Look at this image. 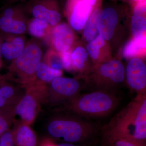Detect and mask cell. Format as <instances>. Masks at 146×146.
<instances>
[{
	"label": "cell",
	"mask_w": 146,
	"mask_h": 146,
	"mask_svg": "<svg viewBox=\"0 0 146 146\" xmlns=\"http://www.w3.org/2000/svg\"><path fill=\"white\" fill-rule=\"evenodd\" d=\"M1 34L3 39L1 50L2 57L12 61L23 50L27 43L25 37L24 35Z\"/></svg>",
	"instance_id": "cell-14"
},
{
	"label": "cell",
	"mask_w": 146,
	"mask_h": 146,
	"mask_svg": "<svg viewBox=\"0 0 146 146\" xmlns=\"http://www.w3.org/2000/svg\"><path fill=\"white\" fill-rule=\"evenodd\" d=\"M100 145V146H146V144L125 138H118L106 141Z\"/></svg>",
	"instance_id": "cell-26"
},
{
	"label": "cell",
	"mask_w": 146,
	"mask_h": 146,
	"mask_svg": "<svg viewBox=\"0 0 146 146\" xmlns=\"http://www.w3.org/2000/svg\"><path fill=\"white\" fill-rule=\"evenodd\" d=\"M56 146H82L76 144L69 143H61L57 144Z\"/></svg>",
	"instance_id": "cell-31"
},
{
	"label": "cell",
	"mask_w": 146,
	"mask_h": 146,
	"mask_svg": "<svg viewBox=\"0 0 146 146\" xmlns=\"http://www.w3.org/2000/svg\"><path fill=\"white\" fill-rule=\"evenodd\" d=\"M0 146H15L12 130L9 129L0 136Z\"/></svg>",
	"instance_id": "cell-27"
},
{
	"label": "cell",
	"mask_w": 146,
	"mask_h": 146,
	"mask_svg": "<svg viewBox=\"0 0 146 146\" xmlns=\"http://www.w3.org/2000/svg\"><path fill=\"white\" fill-rule=\"evenodd\" d=\"M29 0H6L7 4H14L16 3L24 2Z\"/></svg>",
	"instance_id": "cell-30"
},
{
	"label": "cell",
	"mask_w": 146,
	"mask_h": 146,
	"mask_svg": "<svg viewBox=\"0 0 146 146\" xmlns=\"http://www.w3.org/2000/svg\"><path fill=\"white\" fill-rule=\"evenodd\" d=\"M23 7L25 12L33 18L43 20L52 27L61 20L56 0H29Z\"/></svg>",
	"instance_id": "cell-9"
},
{
	"label": "cell",
	"mask_w": 146,
	"mask_h": 146,
	"mask_svg": "<svg viewBox=\"0 0 146 146\" xmlns=\"http://www.w3.org/2000/svg\"><path fill=\"white\" fill-rule=\"evenodd\" d=\"M84 1H86L88 2L91 5L94 6L96 2V0H84Z\"/></svg>",
	"instance_id": "cell-33"
},
{
	"label": "cell",
	"mask_w": 146,
	"mask_h": 146,
	"mask_svg": "<svg viewBox=\"0 0 146 146\" xmlns=\"http://www.w3.org/2000/svg\"><path fill=\"white\" fill-rule=\"evenodd\" d=\"M100 10L96 9L91 13L85 26L84 35L86 41L90 42L96 38L98 32V22Z\"/></svg>",
	"instance_id": "cell-21"
},
{
	"label": "cell",
	"mask_w": 146,
	"mask_h": 146,
	"mask_svg": "<svg viewBox=\"0 0 146 146\" xmlns=\"http://www.w3.org/2000/svg\"><path fill=\"white\" fill-rule=\"evenodd\" d=\"M24 7L7 4L0 8V32L11 35H24L27 32L28 21Z\"/></svg>",
	"instance_id": "cell-8"
},
{
	"label": "cell",
	"mask_w": 146,
	"mask_h": 146,
	"mask_svg": "<svg viewBox=\"0 0 146 146\" xmlns=\"http://www.w3.org/2000/svg\"><path fill=\"white\" fill-rule=\"evenodd\" d=\"M26 88L13 80L7 74L0 80V108L14 109L23 96Z\"/></svg>",
	"instance_id": "cell-11"
},
{
	"label": "cell",
	"mask_w": 146,
	"mask_h": 146,
	"mask_svg": "<svg viewBox=\"0 0 146 146\" xmlns=\"http://www.w3.org/2000/svg\"><path fill=\"white\" fill-rule=\"evenodd\" d=\"M57 144L55 143L54 141L50 138H46L43 139L41 141L39 146H56Z\"/></svg>",
	"instance_id": "cell-29"
},
{
	"label": "cell",
	"mask_w": 146,
	"mask_h": 146,
	"mask_svg": "<svg viewBox=\"0 0 146 146\" xmlns=\"http://www.w3.org/2000/svg\"><path fill=\"white\" fill-rule=\"evenodd\" d=\"M3 76V75H2L0 74V80L2 78Z\"/></svg>",
	"instance_id": "cell-36"
},
{
	"label": "cell",
	"mask_w": 146,
	"mask_h": 146,
	"mask_svg": "<svg viewBox=\"0 0 146 146\" xmlns=\"http://www.w3.org/2000/svg\"><path fill=\"white\" fill-rule=\"evenodd\" d=\"M42 58V62L52 69L60 71L63 69L60 53L53 49L50 48L47 50Z\"/></svg>",
	"instance_id": "cell-22"
},
{
	"label": "cell",
	"mask_w": 146,
	"mask_h": 146,
	"mask_svg": "<svg viewBox=\"0 0 146 146\" xmlns=\"http://www.w3.org/2000/svg\"><path fill=\"white\" fill-rule=\"evenodd\" d=\"M118 21L117 13L114 9L108 7L100 12L98 30L100 36L104 40H108L112 38Z\"/></svg>",
	"instance_id": "cell-15"
},
{
	"label": "cell",
	"mask_w": 146,
	"mask_h": 146,
	"mask_svg": "<svg viewBox=\"0 0 146 146\" xmlns=\"http://www.w3.org/2000/svg\"><path fill=\"white\" fill-rule=\"evenodd\" d=\"M52 27L43 20L33 18L28 21L27 32L35 38L46 42Z\"/></svg>",
	"instance_id": "cell-18"
},
{
	"label": "cell",
	"mask_w": 146,
	"mask_h": 146,
	"mask_svg": "<svg viewBox=\"0 0 146 146\" xmlns=\"http://www.w3.org/2000/svg\"><path fill=\"white\" fill-rule=\"evenodd\" d=\"M13 109L0 108V136L10 129L13 123Z\"/></svg>",
	"instance_id": "cell-24"
},
{
	"label": "cell",
	"mask_w": 146,
	"mask_h": 146,
	"mask_svg": "<svg viewBox=\"0 0 146 146\" xmlns=\"http://www.w3.org/2000/svg\"><path fill=\"white\" fill-rule=\"evenodd\" d=\"M94 72L91 78V91H118L117 88L125 80V68L119 60L102 63Z\"/></svg>",
	"instance_id": "cell-6"
},
{
	"label": "cell",
	"mask_w": 146,
	"mask_h": 146,
	"mask_svg": "<svg viewBox=\"0 0 146 146\" xmlns=\"http://www.w3.org/2000/svg\"><path fill=\"white\" fill-rule=\"evenodd\" d=\"M3 41V39L2 35L1 34V32H0V61H2V56L1 54V46L2 44Z\"/></svg>",
	"instance_id": "cell-32"
},
{
	"label": "cell",
	"mask_w": 146,
	"mask_h": 146,
	"mask_svg": "<svg viewBox=\"0 0 146 146\" xmlns=\"http://www.w3.org/2000/svg\"><path fill=\"white\" fill-rule=\"evenodd\" d=\"M146 37L144 35L135 37L128 43L123 51L125 57L129 58L141 53L146 48Z\"/></svg>",
	"instance_id": "cell-20"
},
{
	"label": "cell",
	"mask_w": 146,
	"mask_h": 146,
	"mask_svg": "<svg viewBox=\"0 0 146 146\" xmlns=\"http://www.w3.org/2000/svg\"><path fill=\"white\" fill-rule=\"evenodd\" d=\"M43 51L36 40L27 42L21 54L7 67L9 77L26 88L34 80L35 72L42 61Z\"/></svg>",
	"instance_id": "cell-4"
},
{
	"label": "cell",
	"mask_w": 146,
	"mask_h": 146,
	"mask_svg": "<svg viewBox=\"0 0 146 146\" xmlns=\"http://www.w3.org/2000/svg\"><path fill=\"white\" fill-rule=\"evenodd\" d=\"M73 70L81 71L84 70L85 62L88 54L86 50L81 47L76 48L72 52H71Z\"/></svg>",
	"instance_id": "cell-23"
},
{
	"label": "cell",
	"mask_w": 146,
	"mask_h": 146,
	"mask_svg": "<svg viewBox=\"0 0 146 146\" xmlns=\"http://www.w3.org/2000/svg\"><path fill=\"white\" fill-rule=\"evenodd\" d=\"M12 131L15 146H37V136L30 125L18 124Z\"/></svg>",
	"instance_id": "cell-16"
},
{
	"label": "cell",
	"mask_w": 146,
	"mask_h": 146,
	"mask_svg": "<svg viewBox=\"0 0 146 146\" xmlns=\"http://www.w3.org/2000/svg\"><path fill=\"white\" fill-rule=\"evenodd\" d=\"M74 40L72 30L68 24L60 23L53 27L46 43L60 53L70 50Z\"/></svg>",
	"instance_id": "cell-12"
},
{
	"label": "cell",
	"mask_w": 146,
	"mask_h": 146,
	"mask_svg": "<svg viewBox=\"0 0 146 146\" xmlns=\"http://www.w3.org/2000/svg\"><path fill=\"white\" fill-rule=\"evenodd\" d=\"M133 1H137V2H138L142 1H145V0H133Z\"/></svg>",
	"instance_id": "cell-35"
},
{
	"label": "cell",
	"mask_w": 146,
	"mask_h": 146,
	"mask_svg": "<svg viewBox=\"0 0 146 146\" xmlns=\"http://www.w3.org/2000/svg\"><path fill=\"white\" fill-rule=\"evenodd\" d=\"M83 87L76 79L62 76L56 78L48 84V103L61 106L80 94Z\"/></svg>",
	"instance_id": "cell-7"
},
{
	"label": "cell",
	"mask_w": 146,
	"mask_h": 146,
	"mask_svg": "<svg viewBox=\"0 0 146 146\" xmlns=\"http://www.w3.org/2000/svg\"><path fill=\"white\" fill-rule=\"evenodd\" d=\"M118 138L146 144V94L136 95L108 123L102 126L100 144Z\"/></svg>",
	"instance_id": "cell-1"
},
{
	"label": "cell",
	"mask_w": 146,
	"mask_h": 146,
	"mask_svg": "<svg viewBox=\"0 0 146 146\" xmlns=\"http://www.w3.org/2000/svg\"><path fill=\"white\" fill-rule=\"evenodd\" d=\"M71 8L70 22L71 26L77 31L84 28L92 11L93 6L84 0H70Z\"/></svg>",
	"instance_id": "cell-13"
},
{
	"label": "cell",
	"mask_w": 146,
	"mask_h": 146,
	"mask_svg": "<svg viewBox=\"0 0 146 146\" xmlns=\"http://www.w3.org/2000/svg\"><path fill=\"white\" fill-rule=\"evenodd\" d=\"M145 1L138 2L131 20V32L134 38L143 35L146 27Z\"/></svg>",
	"instance_id": "cell-17"
},
{
	"label": "cell",
	"mask_w": 146,
	"mask_h": 146,
	"mask_svg": "<svg viewBox=\"0 0 146 146\" xmlns=\"http://www.w3.org/2000/svg\"><path fill=\"white\" fill-rule=\"evenodd\" d=\"M2 61H0V69L1 68L2 66Z\"/></svg>",
	"instance_id": "cell-34"
},
{
	"label": "cell",
	"mask_w": 146,
	"mask_h": 146,
	"mask_svg": "<svg viewBox=\"0 0 146 146\" xmlns=\"http://www.w3.org/2000/svg\"><path fill=\"white\" fill-rule=\"evenodd\" d=\"M47 123L52 140L82 146L99 144L102 126L99 123L63 111H58Z\"/></svg>",
	"instance_id": "cell-2"
},
{
	"label": "cell",
	"mask_w": 146,
	"mask_h": 146,
	"mask_svg": "<svg viewBox=\"0 0 146 146\" xmlns=\"http://www.w3.org/2000/svg\"><path fill=\"white\" fill-rule=\"evenodd\" d=\"M121 98L118 91H89L79 94L58 107V110L70 112L87 119H102L115 111Z\"/></svg>",
	"instance_id": "cell-3"
},
{
	"label": "cell",
	"mask_w": 146,
	"mask_h": 146,
	"mask_svg": "<svg viewBox=\"0 0 146 146\" xmlns=\"http://www.w3.org/2000/svg\"><path fill=\"white\" fill-rule=\"evenodd\" d=\"M105 45L104 39L98 35L90 42L86 47V50L90 56L94 60H97L99 56L100 49Z\"/></svg>",
	"instance_id": "cell-25"
},
{
	"label": "cell",
	"mask_w": 146,
	"mask_h": 146,
	"mask_svg": "<svg viewBox=\"0 0 146 146\" xmlns=\"http://www.w3.org/2000/svg\"><path fill=\"white\" fill-rule=\"evenodd\" d=\"M63 62V68L68 71L73 70L71 52L70 50L59 53Z\"/></svg>",
	"instance_id": "cell-28"
},
{
	"label": "cell",
	"mask_w": 146,
	"mask_h": 146,
	"mask_svg": "<svg viewBox=\"0 0 146 146\" xmlns=\"http://www.w3.org/2000/svg\"><path fill=\"white\" fill-rule=\"evenodd\" d=\"M62 75V71L52 69L42 61L36 69L34 80L33 82L48 84L56 78Z\"/></svg>",
	"instance_id": "cell-19"
},
{
	"label": "cell",
	"mask_w": 146,
	"mask_h": 146,
	"mask_svg": "<svg viewBox=\"0 0 146 146\" xmlns=\"http://www.w3.org/2000/svg\"><path fill=\"white\" fill-rule=\"evenodd\" d=\"M48 103V84L33 82L26 87L23 96L13 110V123L30 125L36 119L42 104Z\"/></svg>",
	"instance_id": "cell-5"
},
{
	"label": "cell",
	"mask_w": 146,
	"mask_h": 146,
	"mask_svg": "<svg viewBox=\"0 0 146 146\" xmlns=\"http://www.w3.org/2000/svg\"><path fill=\"white\" fill-rule=\"evenodd\" d=\"M128 87L136 95L146 94V67L139 58L131 59L125 70V79Z\"/></svg>",
	"instance_id": "cell-10"
}]
</instances>
